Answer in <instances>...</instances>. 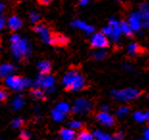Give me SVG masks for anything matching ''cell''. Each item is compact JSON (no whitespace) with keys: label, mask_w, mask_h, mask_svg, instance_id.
<instances>
[{"label":"cell","mask_w":149,"mask_h":140,"mask_svg":"<svg viewBox=\"0 0 149 140\" xmlns=\"http://www.w3.org/2000/svg\"><path fill=\"white\" fill-rule=\"evenodd\" d=\"M62 82L65 87L71 91H79L83 89L86 85L85 78L76 69H71L66 72Z\"/></svg>","instance_id":"6da1fadb"},{"label":"cell","mask_w":149,"mask_h":140,"mask_svg":"<svg viewBox=\"0 0 149 140\" xmlns=\"http://www.w3.org/2000/svg\"><path fill=\"white\" fill-rule=\"evenodd\" d=\"M11 48L13 56L17 60L27 59L31 55V52H32L31 44L26 39H21L17 43H13Z\"/></svg>","instance_id":"7a4b0ae2"},{"label":"cell","mask_w":149,"mask_h":140,"mask_svg":"<svg viewBox=\"0 0 149 140\" xmlns=\"http://www.w3.org/2000/svg\"><path fill=\"white\" fill-rule=\"evenodd\" d=\"M112 96L120 102H128L139 98V91L130 87L124 89H115L112 91Z\"/></svg>","instance_id":"3957f363"},{"label":"cell","mask_w":149,"mask_h":140,"mask_svg":"<svg viewBox=\"0 0 149 140\" xmlns=\"http://www.w3.org/2000/svg\"><path fill=\"white\" fill-rule=\"evenodd\" d=\"M93 103L91 101H88L85 98H79V99L75 100L72 106V111L75 114L78 115H84V114L88 113L93 110Z\"/></svg>","instance_id":"277c9868"},{"label":"cell","mask_w":149,"mask_h":140,"mask_svg":"<svg viewBox=\"0 0 149 140\" xmlns=\"http://www.w3.org/2000/svg\"><path fill=\"white\" fill-rule=\"evenodd\" d=\"M91 44L93 48L104 50L106 47L109 46V40H108V37L104 36L102 33H95L91 37Z\"/></svg>","instance_id":"5b68a950"},{"label":"cell","mask_w":149,"mask_h":140,"mask_svg":"<svg viewBox=\"0 0 149 140\" xmlns=\"http://www.w3.org/2000/svg\"><path fill=\"white\" fill-rule=\"evenodd\" d=\"M34 30L40 35V39L46 44H53V35L50 32L49 28L44 24H38L35 26Z\"/></svg>","instance_id":"8992f818"},{"label":"cell","mask_w":149,"mask_h":140,"mask_svg":"<svg viewBox=\"0 0 149 140\" xmlns=\"http://www.w3.org/2000/svg\"><path fill=\"white\" fill-rule=\"evenodd\" d=\"M5 85L14 91H19V90L23 89V88H25L23 79L18 77V76H15V75H12L10 77L6 78Z\"/></svg>","instance_id":"52a82bcc"},{"label":"cell","mask_w":149,"mask_h":140,"mask_svg":"<svg viewBox=\"0 0 149 140\" xmlns=\"http://www.w3.org/2000/svg\"><path fill=\"white\" fill-rule=\"evenodd\" d=\"M128 24L130 25L133 32H139L141 30L142 26V17L141 14L138 12H133L131 15H129L128 18Z\"/></svg>","instance_id":"ba28073f"},{"label":"cell","mask_w":149,"mask_h":140,"mask_svg":"<svg viewBox=\"0 0 149 140\" xmlns=\"http://www.w3.org/2000/svg\"><path fill=\"white\" fill-rule=\"evenodd\" d=\"M71 27L77 28V29L84 31L87 35H93L94 34V27L91 26V25L87 24L85 21L80 20V19H75L74 21H72Z\"/></svg>","instance_id":"9c48e42d"},{"label":"cell","mask_w":149,"mask_h":140,"mask_svg":"<svg viewBox=\"0 0 149 140\" xmlns=\"http://www.w3.org/2000/svg\"><path fill=\"white\" fill-rule=\"evenodd\" d=\"M97 121L105 127H112L115 124V118L109 112H100L96 116Z\"/></svg>","instance_id":"30bf717a"},{"label":"cell","mask_w":149,"mask_h":140,"mask_svg":"<svg viewBox=\"0 0 149 140\" xmlns=\"http://www.w3.org/2000/svg\"><path fill=\"white\" fill-rule=\"evenodd\" d=\"M139 12L142 17V26L149 29V5L147 3H142L139 5Z\"/></svg>","instance_id":"8fae6325"},{"label":"cell","mask_w":149,"mask_h":140,"mask_svg":"<svg viewBox=\"0 0 149 140\" xmlns=\"http://www.w3.org/2000/svg\"><path fill=\"white\" fill-rule=\"evenodd\" d=\"M55 82L56 80L52 75H46L43 77V82H42V87L45 88L47 93H51L55 90Z\"/></svg>","instance_id":"7c38bea8"},{"label":"cell","mask_w":149,"mask_h":140,"mask_svg":"<svg viewBox=\"0 0 149 140\" xmlns=\"http://www.w3.org/2000/svg\"><path fill=\"white\" fill-rule=\"evenodd\" d=\"M15 67L11 63H3L0 65V77L1 78H8L14 74Z\"/></svg>","instance_id":"4fadbf2b"},{"label":"cell","mask_w":149,"mask_h":140,"mask_svg":"<svg viewBox=\"0 0 149 140\" xmlns=\"http://www.w3.org/2000/svg\"><path fill=\"white\" fill-rule=\"evenodd\" d=\"M8 27L12 31H17L22 27V21L17 15H12L7 21Z\"/></svg>","instance_id":"5bb4252c"},{"label":"cell","mask_w":149,"mask_h":140,"mask_svg":"<svg viewBox=\"0 0 149 140\" xmlns=\"http://www.w3.org/2000/svg\"><path fill=\"white\" fill-rule=\"evenodd\" d=\"M59 134H60V139L61 140H75L76 139L75 130L69 128L62 129L60 130Z\"/></svg>","instance_id":"9a60e30c"},{"label":"cell","mask_w":149,"mask_h":140,"mask_svg":"<svg viewBox=\"0 0 149 140\" xmlns=\"http://www.w3.org/2000/svg\"><path fill=\"white\" fill-rule=\"evenodd\" d=\"M93 135L95 140H116L113 136L101 130H95L93 132Z\"/></svg>","instance_id":"2e32d148"},{"label":"cell","mask_w":149,"mask_h":140,"mask_svg":"<svg viewBox=\"0 0 149 140\" xmlns=\"http://www.w3.org/2000/svg\"><path fill=\"white\" fill-rule=\"evenodd\" d=\"M38 69L40 72V75H47L51 70V63L48 60H42L38 63Z\"/></svg>","instance_id":"e0dca14e"},{"label":"cell","mask_w":149,"mask_h":140,"mask_svg":"<svg viewBox=\"0 0 149 140\" xmlns=\"http://www.w3.org/2000/svg\"><path fill=\"white\" fill-rule=\"evenodd\" d=\"M24 106V99L23 97L20 96V95H17L15 96L12 101V109L15 110H18L22 109V107Z\"/></svg>","instance_id":"ac0fdd59"},{"label":"cell","mask_w":149,"mask_h":140,"mask_svg":"<svg viewBox=\"0 0 149 140\" xmlns=\"http://www.w3.org/2000/svg\"><path fill=\"white\" fill-rule=\"evenodd\" d=\"M133 117L134 119L139 123H142L144 121L148 120L149 118V112L148 111H136V112L133 114Z\"/></svg>","instance_id":"d6986e66"},{"label":"cell","mask_w":149,"mask_h":140,"mask_svg":"<svg viewBox=\"0 0 149 140\" xmlns=\"http://www.w3.org/2000/svg\"><path fill=\"white\" fill-rule=\"evenodd\" d=\"M119 28L121 31V34L125 35L127 37H131L133 35V31L130 27V25L128 24L127 21H120L119 22Z\"/></svg>","instance_id":"ffe728a7"},{"label":"cell","mask_w":149,"mask_h":140,"mask_svg":"<svg viewBox=\"0 0 149 140\" xmlns=\"http://www.w3.org/2000/svg\"><path fill=\"white\" fill-rule=\"evenodd\" d=\"M68 42V39L64 35L58 34L53 36V44H57V45H65Z\"/></svg>","instance_id":"44dd1931"},{"label":"cell","mask_w":149,"mask_h":140,"mask_svg":"<svg viewBox=\"0 0 149 140\" xmlns=\"http://www.w3.org/2000/svg\"><path fill=\"white\" fill-rule=\"evenodd\" d=\"M56 110L61 111L62 113H64L65 115V114L69 113V111L71 110V107H70V105L68 103H66V102H61V103H59L56 106Z\"/></svg>","instance_id":"7402d4cb"},{"label":"cell","mask_w":149,"mask_h":140,"mask_svg":"<svg viewBox=\"0 0 149 140\" xmlns=\"http://www.w3.org/2000/svg\"><path fill=\"white\" fill-rule=\"evenodd\" d=\"M112 28H113V34H112V37H111V40H112L113 42H118L120 40V37H121V31H120L119 25L113 26Z\"/></svg>","instance_id":"603a6c76"},{"label":"cell","mask_w":149,"mask_h":140,"mask_svg":"<svg viewBox=\"0 0 149 140\" xmlns=\"http://www.w3.org/2000/svg\"><path fill=\"white\" fill-rule=\"evenodd\" d=\"M75 140H94L93 133L87 132V130H82L76 135Z\"/></svg>","instance_id":"cb8c5ba5"},{"label":"cell","mask_w":149,"mask_h":140,"mask_svg":"<svg viewBox=\"0 0 149 140\" xmlns=\"http://www.w3.org/2000/svg\"><path fill=\"white\" fill-rule=\"evenodd\" d=\"M139 46L137 43L132 42L127 46V53H128L129 56L135 57L137 54H139Z\"/></svg>","instance_id":"d4e9b609"},{"label":"cell","mask_w":149,"mask_h":140,"mask_svg":"<svg viewBox=\"0 0 149 140\" xmlns=\"http://www.w3.org/2000/svg\"><path fill=\"white\" fill-rule=\"evenodd\" d=\"M51 117L55 122H63L65 118V115L64 113H62L61 111L55 109L51 111Z\"/></svg>","instance_id":"484cf974"},{"label":"cell","mask_w":149,"mask_h":140,"mask_svg":"<svg viewBox=\"0 0 149 140\" xmlns=\"http://www.w3.org/2000/svg\"><path fill=\"white\" fill-rule=\"evenodd\" d=\"M91 57L96 60H101L105 59L107 57V52L105 50L97 49V50L93 51V52L91 53Z\"/></svg>","instance_id":"4316f807"},{"label":"cell","mask_w":149,"mask_h":140,"mask_svg":"<svg viewBox=\"0 0 149 140\" xmlns=\"http://www.w3.org/2000/svg\"><path fill=\"white\" fill-rule=\"evenodd\" d=\"M130 112V110L129 107H119L118 110H116V114L117 117H120V118H123V117H126L129 114Z\"/></svg>","instance_id":"83f0119b"},{"label":"cell","mask_w":149,"mask_h":140,"mask_svg":"<svg viewBox=\"0 0 149 140\" xmlns=\"http://www.w3.org/2000/svg\"><path fill=\"white\" fill-rule=\"evenodd\" d=\"M82 126H83V124H82L81 121H79V120H70L68 122V128L73 130L81 129Z\"/></svg>","instance_id":"f1b7e54d"},{"label":"cell","mask_w":149,"mask_h":140,"mask_svg":"<svg viewBox=\"0 0 149 140\" xmlns=\"http://www.w3.org/2000/svg\"><path fill=\"white\" fill-rule=\"evenodd\" d=\"M32 96L35 99H39V100L45 99V93L40 89H34L32 91Z\"/></svg>","instance_id":"f546056e"},{"label":"cell","mask_w":149,"mask_h":140,"mask_svg":"<svg viewBox=\"0 0 149 140\" xmlns=\"http://www.w3.org/2000/svg\"><path fill=\"white\" fill-rule=\"evenodd\" d=\"M29 19L32 23H38L40 19V15L37 12H31L29 14Z\"/></svg>","instance_id":"4dcf8cb0"},{"label":"cell","mask_w":149,"mask_h":140,"mask_svg":"<svg viewBox=\"0 0 149 140\" xmlns=\"http://www.w3.org/2000/svg\"><path fill=\"white\" fill-rule=\"evenodd\" d=\"M43 75H40L39 77L36 79V81L34 82V87L35 89H40V87H42V82H43Z\"/></svg>","instance_id":"1f68e13d"},{"label":"cell","mask_w":149,"mask_h":140,"mask_svg":"<svg viewBox=\"0 0 149 140\" xmlns=\"http://www.w3.org/2000/svg\"><path fill=\"white\" fill-rule=\"evenodd\" d=\"M22 123H23V121H22L20 118H15V119H13L11 126L14 129H18L22 126Z\"/></svg>","instance_id":"d6a6232c"},{"label":"cell","mask_w":149,"mask_h":140,"mask_svg":"<svg viewBox=\"0 0 149 140\" xmlns=\"http://www.w3.org/2000/svg\"><path fill=\"white\" fill-rule=\"evenodd\" d=\"M21 40V37L19 36V35H17V34H14L13 36H11L10 37V41H11V43H17V41H19Z\"/></svg>","instance_id":"836d02e7"},{"label":"cell","mask_w":149,"mask_h":140,"mask_svg":"<svg viewBox=\"0 0 149 140\" xmlns=\"http://www.w3.org/2000/svg\"><path fill=\"white\" fill-rule=\"evenodd\" d=\"M23 82H24V87H31L34 85V82H32L30 79H28V78H24Z\"/></svg>","instance_id":"e575fe53"},{"label":"cell","mask_w":149,"mask_h":140,"mask_svg":"<svg viewBox=\"0 0 149 140\" xmlns=\"http://www.w3.org/2000/svg\"><path fill=\"white\" fill-rule=\"evenodd\" d=\"M20 138L22 140H28L30 138V133L27 132L26 130H22L20 132Z\"/></svg>","instance_id":"d590c367"},{"label":"cell","mask_w":149,"mask_h":140,"mask_svg":"<svg viewBox=\"0 0 149 140\" xmlns=\"http://www.w3.org/2000/svg\"><path fill=\"white\" fill-rule=\"evenodd\" d=\"M113 137H115L116 140H121L123 137H124V132H123L122 130H118V132H116V133Z\"/></svg>","instance_id":"8d00e7d4"},{"label":"cell","mask_w":149,"mask_h":140,"mask_svg":"<svg viewBox=\"0 0 149 140\" xmlns=\"http://www.w3.org/2000/svg\"><path fill=\"white\" fill-rule=\"evenodd\" d=\"M117 25H119V22H118V20L116 19L115 17H112V18H111L110 21H109V26H112V27H113V26H117Z\"/></svg>","instance_id":"74e56055"},{"label":"cell","mask_w":149,"mask_h":140,"mask_svg":"<svg viewBox=\"0 0 149 140\" xmlns=\"http://www.w3.org/2000/svg\"><path fill=\"white\" fill-rule=\"evenodd\" d=\"M6 25V19L5 17H3V15H0V31H1L2 29H4Z\"/></svg>","instance_id":"f35d334b"},{"label":"cell","mask_w":149,"mask_h":140,"mask_svg":"<svg viewBox=\"0 0 149 140\" xmlns=\"http://www.w3.org/2000/svg\"><path fill=\"white\" fill-rule=\"evenodd\" d=\"M7 97H8V94L6 93V92L3 90L2 88H0V102L4 101Z\"/></svg>","instance_id":"ab89813d"},{"label":"cell","mask_w":149,"mask_h":140,"mask_svg":"<svg viewBox=\"0 0 149 140\" xmlns=\"http://www.w3.org/2000/svg\"><path fill=\"white\" fill-rule=\"evenodd\" d=\"M109 110H110V107L109 106H107V105H103V106H101L100 107L101 112H109Z\"/></svg>","instance_id":"60d3db41"},{"label":"cell","mask_w":149,"mask_h":140,"mask_svg":"<svg viewBox=\"0 0 149 140\" xmlns=\"http://www.w3.org/2000/svg\"><path fill=\"white\" fill-rule=\"evenodd\" d=\"M143 138L144 140H149V128H146L143 130Z\"/></svg>","instance_id":"b9f144b4"},{"label":"cell","mask_w":149,"mask_h":140,"mask_svg":"<svg viewBox=\"0 0 149 140\" xmlns=\"http://www.w3.org/2000/svg\"><path fill=\"white\" fill-rule=\"evenodd\" d=\"M88 3H90L88 0H81V1L79 2V5L82 6V7H85V6H87Z\"/></svg>","instance_id":"7bdbcfd3"},{"label":"cell","mask_w":149,"mask_h":140,"mask_svg":"<svg viewBox=\"0 0 149 140\" xmlns=\"http://www.w3.org/2000/svg\"><path fill=\"white\" fill-rule=\"evenodd\" d=\"M5 10V5L3 4L2 2H0V15H2L3 14V12H4Z\"/></svg>","instance_id":"ee69618b"},{"label":"cell","mask_w":149,"mask_h":140,"mask_svg":"<svg viewBox=\"0 0 149 140\" xmlns=\"http://www.w3.org/2000/svg\"><path fill=\"white\" fill-rule=\"evenodd\" d=\"M122 66H123V68L126 69V70H128V71H131V70H133L132 66L130 65V64H123Z\"/></svg>","instance_id":"f6af8a7d"},{"label":"cell","mask_w":149,"mask_h":140,"mask_svg":"<svg viewBox=\"0 0 149 140\" xmlns=\"http://www.w3.org/2000/svg\"><path fill=\"white\" fill-rule=\"evenodd\" d=\"M51 2L50 0H42V1H40V4H43V5H47V4H49V3Z\"/></svg>","instance_id":"bcb514c9"},{"label":"cell","mask_w":149,"mask_h":140,"mask_svg":"<svg viewBox=\"0 0 149 140\" xmlns=\"http://www.w3.org/2000/svg\"><path fill=\"white\" fill-rule=\"evenodd\" d=\"M138 140H144V139H138Z\"/></svg>","instance_id":"7dc6e473"},{"label":"cell","mask_w":149,"mask_h":140,"mask_svg":"<svg viewBox=\"0 0 149 140\" xmlns=\"http://www.w3.org/2000/svg\"><path fill=\"white\" fill-rule=\"evenodd\" d=\"M147 121H148V123H149V118H148V120H147Z\"/></svg>","instance_id":"c3c4849f"},{"label":"cell","mask_w":149,"mask_h":140,"mask_svg":"<svg viewBox=\"0 0 149 140\" xmlns=\"http://www.w3.org/2000/svg\"><path fill=\"white\" fill-rule=\"evenodd\" d=\"M0 140H2V139H1V138H0Z\"/></svg>","instance_id":"681fc988"}]
</instances>
